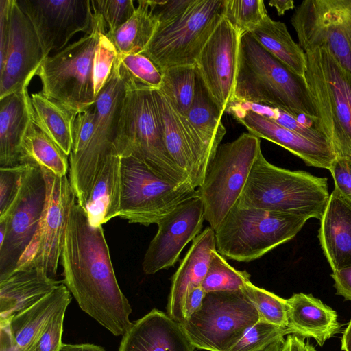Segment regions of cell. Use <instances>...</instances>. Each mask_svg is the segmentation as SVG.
<instances>
[{"mask_svg":"<svg viewBox=\"0 0 351 351\" xmlns=\"http://www.w3.org/2000/svg\"><path fill=\"white\" fill-rule=\"evenodd\" d=\"M180 323L154 308L132 322L118 351H195Z\"/></svg>","mask_w":351,"mask_h":351,"instance_id":"22","label":"cell"},{"mask_svg":"<svg viewBox=\"0 0 351 351\" xmlns=\"http://www.w3.org/2000/svg\"><path fill=\"white\" fill-rule=\"evenodd\" d=\"M59 351H106L101 346L93 343H62Z\"/></svg>","mask_w":351,"mask_h":351,"instance_id":"53","label":"cell"},{"mask_svg":"<svg viewBox=\"0 0 351 351\" xmlns=\"http://www.w3.org/2000/svg\"><path fill=\"white\" fill-rule=\"evenodd\" d=\"M233 101L276 107L296 117L304 114L316 118L305 79L267 51L250 32L240 38Z\"/></svg>","mask_w":351,"mask_h":351,"instance_id":"2","label":"cell"},{"mask_svg":"<svg viewBox=\"0 0 351 351\" xmlns=\"http://www.w3.org/2000/svg\"><path fill=\"white\" fill-rule=\"evenodd\" d=\"M291 23L302 49L326 45L351 75V14L346 0H306Z\"/></svg>","mask_w":351,"mask_h":351,"instance_id":"15","label":"cell"},{"mask_svg":"<svg viewBox=\"0 0 351 351\" xmlns=\"http://www.w3.org/2000/svg\"><path fill=\"white\" fill-rule=\"evenodd\" d=\"M96 112L95 104L77 114L73 130V145L69 158L79 155L86 147L95 129Z\"/></svg>","mask_w":351,"mask_h":351,"instance_id":"45","label":"cell"},{"mask_svg":"<svg viewBox=\"0 0 351 351\" xmlns=\"http://www.w3.org/2000/svg\"><path fill=\"white\" fill-rule=\"evenodd\" d=\"M102 32L99 38L94 62L95 95H97L108 80L117 56V51L111 40Z\"/></svg>","mask_w":351,"mask_h":351,"instance_id":"43","label":"cell"},{"mask_svg":"<svg viewBox=\"0 0 351 351\" xmlns=\"http://www.w3.org/2000/svg\"><path fill=\"white\" fill-rule=\"evenodd\" d=\"M24 166L20 164L0 167V216L7 211L18 194Z\"/></svg>","mask_w":351,"mask_h":351,"instance_id":"46","label":"cell"},{"mask_svg":"<svg viewBox=\"0 0 351 351\" xmlns=\"http://www.w3.org/2000/svg\"><path fill=\"white\" fill-rule=\"evenodd\" d=\"M62 283L35 267L15 269L0 278V321L8 322Z\"/></svg>","mask_w":351,"mask_h":351,"instance_id":"25","label":"cell"},{"mask_svg":"<svg viewBox=\"0 0 351 351\" xmlns=\"http://www.w3.org/2000/svg\"><path fill=\"white\" fill-rule=\"evenodd\" d=\"M269 5L276 9L278 15H283L286 11L292 10L294 5V1L292 0H271L268 2Z\"/></svg>","mask_w":351,"mask_h":351,"instance_id":"54","label":"cell"},{"mask_svg":"<svg viewBox=\"0 0 351 351\" xmlns=\"http://www.w3.org/2000/svg\"><path fill=\"white\" fill-rule=\"evenodd\" d=\"M291 334L313 338L320 346L339 332L337 314L311 294L298 293L287 299Z\"/></svg>","mask_w":351,"mask_h":351,"instance_id":"26","label":"cell"},{"mask_svg":"<svg viewBox=\"0 0 351 351\" xmlns=\"http://www.w3.org/2000/svg\"><path fill=\"white\" fill-rule=\"evenodd\" d=\"M68 157L32 121L30 122L20 145V164L36 165L63 177L69 170Z\"/></svg>","mask_w":351,"mask_h":351,"instance_id":"34","label":"cell"},{"mask_svg":"<svg viewBox=\"0 0 351 351\" xmlns=\"http://www.w3.org/2000/svg\"><path fill=\"white\" fill-rule=\"evenodd\" d=\"M346 2H347V5H348V7L349 11H350V14H351V0H346Z\"/></svg>","mask_w":351,"mask_h":351,"instance_id":"57","label":"cell"},{"mask_svg":"<svg viewBox=\"0 0 351 351\" xmlns=\"http://www.w3.org/2000/svg\"><path fill=\"white\" fill-rule=\"evenodd\" d=\"M91 5L93 12L102 16L106 32L124 24L136 10L133 0H91Z\"/></svg>","mask_w":351,"mask_h":351,"instance_id":"42","label":"cell"},{"mask_svg":"<svg viewBox=\"0 0 351 351\" xmlns=\"http://www.w3.org/2000/svg\"><path fill=\"white\" fill-rule=\"evenodd\" d=\"M162 74V82L159 90L167 97L176 110L186 117L195 95V64L171 67Z\"/></svg>","mask_w":351,"mask_h":351,"instance_id":"36","label":"cell"},{"mask_svg":"<svg viewBox=\"0 0 351 351\" xmlns=\"http://www.w3.org/2000/svg\"><path fill=\"white\" fill-rule=\"evenodd\" d=\"M158 25L170 23L182 15L193 0H149Z\"/></svg>","mask_w":351,"mask_h":351,"instance_id":"47","label":"cell"},{"mask_svg":"<svg viewBox=\"0 0 351 351\" xmlns=\"http://www.w3.org/2000/svg\"><path fill=\"white\" fill-rule=\"evenodd\" d=\"M216 249L215 230L204 229L192 242L171 278V285L167 305V314L182 323L186 298L195 288L201 287Z\"/></svg>","mask_w":351,"mask_h":351,"instance_id":"23","label":"cell"},{"mask_svg":"<svg viewBox=\"0 0 351 351\" xmlns=\"http://www.w3.org/2000/svg\"><path fill=\"white\" fill-rule=\"evenodd\" d=\"M308 220L235 204L215 231L216 250L228 259L250 262L291 240Z\"/></svg>","mask_w":351,"mask_h":351,"instance_id":"7","label":"cell"},{"mask_svg":"<svg viewBox=\"0 0 351 351\" xmlns=\"http://www.w3.org/2000/svg\"><path fill=\"white\" fill-rule=\"evenodd\" d=\"M195 66V95L186 117L206 144L216 151L226 132L221 121L224 111L213 97Z\"/></svg>","mask_w":351,"mask_h":351,"instance_id":"31","label":"cell"},{"mask_svg":"<svg viewBox=\"0 0 351 351\" xmlns=\"http://www.w3.org/2000/svg\"><path fill=\"white\" fill-rule=\"evenodd\" d=\"M71 299L62 282L32 306L14 315L8 324L15 343L27 351L55 313L69 305Z\"/></svg>","mask_w":351,"mask_h":351,"instance_id":"28","label":"cell"},{"mask_svg":"<svg viewBox=\"0 0 351 351\" xmlns=\"http://www.w3.org/2000/svg\"><path fill=\"white\" fill-rule=\"evenodd\" d=\"M318 236L332 271L351 267V201L335 188L320 219Z\"/></svg>","mask_w":351,"mask_h":351,"instance_id":"24","label":"cell"},{"mask_svg":"<svg viewBox=\"0 0 351 351\" xmlns=\"http://www.w3.org/2000/svg\"><path fill=\"white\" fill-rule=\"evenodd\" d=\"M24 165L18 194L0 216V278L16 269L37 230L47 200L42 169Z\"/></svg>","mask_w":351,"mask_h":351,"instance_id":"13","label":"cell"},{"mask_svg":"<svg viewBox=\"0 0 351 351\" xmlns=\"http://www.w3.org/2000/svg\"><path fill=\"white\" fill-rule=\"evenodd\" d=\"M285 338L281 337L261 351H282Z\"/></svg>","mask_w":351,"mask_h":351,"instance_id":"56","label":"cell"},{"mask_svg":"<svg viewBox=\"0 0 351 351\" xmlns=\"http://www.w3.org/2000/svg\"><path fill=\"white\" fill-rule=\"evenodd\" d=\"M32 121L69 156L73 145V125L77 113L40 91L32 93Z\"/></svg>","mask_w":351,"mask_h":351,"instance_id":"30","label":"cell"},{"mask_svg":"<svg viewBox=\"0 0 351 351\" xmlns=\"http://www.w3.org/2000/svg\"><path fill=\"white\" fill-rule=\"evenodd\" d=\"M289 329L259 320L226 351H261L277 339L290 335Z\"/></svg>","mask_w":351,"mask_h":351,"instance_id":"41","label":"cell"},{"mask_svg":"<svg viewBox=\"0 0 351 351\" xmlns=\"http://www.w3.org/2000/svg\"><path fill=\"white\" fill-rule=\"evenodd\" d=\"M267 15L263 0H225L223 16L241 35L254 30Z\"/></svg>","mask_w":351,"mask_h":351,"instance_id":"40","label":"cell"},{"mask_svg":"<svg viewBox=\"0 0 351 351\" xmlns=\"http://www.w3.org/2000/svg\"><path fill=\"white\" fill-rule=\"evenodd\" d=\"M304 338L295 334L288 335L285 339L282 351H317L316 349L304 341Z\"/></svg>","mask_w":351,"mask_h":351,"instance_id":"52","label":"cell"},{"mask_svg":"<svg viewBox=\"0 0 351 351\" xmlns=\"http://www.w3.org/2000/svg\"><path fill=\"white\" fill-rule=\"evenodd\" d=\"M204 220V204L199 194L186 199L161 219L145 254L143 271L154 274L174 266L185 246L202 232Z\"/></svg>","mask_w":351,"mask_h":351,"instance_id":"17","label":"cell"},{"mask_svg":"<svg viewBox=\"0 0 351 351\" xmlns=\"http://www.w3.org/2000/svg\"><path fill=\"white\" fill-rule=\"evenodd\" d=\"M68 306H62L55 313L27 351H59L62 344L63 323Z\"/></svg>","mask_w":351,"mask_h":351,"instance_id":"44","label":"cell"},{"mask_svg":"<svg viewBox=\"0 0 351 351\" xmlns=\"http://www.w3.org/2000/svg\"><path fill=\"white\" fill-rule=\"evenodd\" d=\"M93 14L92 31L45 58L36 74L42 85L40 92L45 97L77 114L95 102V56L99 36L107 32L102 16Z\"/></svg>","mask_w":351,"mask_h":351,"instance_id":"6","label":"cell"},{"mask_svg":"<svg viewBox=\"0 0 351 351\" xmlns=\"http://www.w3.org/2000/svg\"><path fill=\"white\" fill-rule=\"evenodd\" d=\"M60 262L63 284L80 308L115 336L130 327L132 307L121 291L101 226L77 202L70 208Z\"/></svg>","mask_w":351,"mask_h":351,"instance_id":"1","label":"cell"},{"mask_svg":"<svg viewBox=\"0 0 351 351\" xmlns=\"http://www.w3.org/2000/svg\"><path fill=\"white\" fill-rule=\"evenodd\" d=\"M305 81L316 111L317 128L336 158L351 161V75L326 45L303 49Z\"/></svg>","mask_w":351,"mask_h":351,"instance_id":"4","label":"cell"},{"mask_svg":"<svg viewBox=\"0 0 351 351\" xmlns=\"http://www.w3.org/2000/svg\"><path fill=\"white\" fill-rule=\"evenodd\" d=\"M329 171L334 180L335 188L351 201V161L335 158Z\"/></svg>","mask_w":351,"mask_h":351,"instance_id":"48","label":"cell"},{"mask_svg":"<svg viewBox=\"0 0 351 351\" xmlns=\"http://www.w3.org/2000/svg\"><path fill=\"white\" fill-rule=\"evenodd\" d=\"M153 95L160 117L164 141L176 165L197 189L203 183L216 151L202 140L187 118L180 114L159 89Z\"/></svg>","mask_w":351,"mask_h":351,"instance_id":"18","label":"cell"},{"mask_svg":"<svg viewBox=\"0 0 351 351\" xmlns=\"http://www.w3.org/2000/svg\"><path fill=\"white\" fill-rule=\"evenodd\" d=\"M198 195L191 183L177 184L152 172L132 156H121L117 217L145 226L157 223L186 199Z\"/></svg>","mask_w":351,"mask_h":351,"instance_id":"8","label":"cell"},{"mask_svg":"<svg viewBox=\"0 0 351 351\" xmlns=\"http://www.w3.org/2000/svg\"><path fill=\"white\" fill-rule=\"evenodd\" d=\"M206 292L202 287L195 288L190 293L186 298L183 306V322L189 319L201 307Z\"/></svg>","mask_w":351,"mask_h":351,"instance_id":"50","label":"cell"},{"mask_svg":"<svg viewBox=\"0 0 351 351\" xmlns=\"http://www.w3.org/2000/svg\"><path fill=\"white\" fill-rule=\"evenodd\" d=\"M331 277L336 293L346 300L351 301V267L332 271Z\"/></svg>","mask_w":351,"mask_h":351,"instance_id":"49","label":"cell"},{"mask_svg":"<svg viewBox=\"0 0 351 351\" xmlns=\"http://www.w3.org/2000/svg\"><path fill=\"white\" fill-rule=\"evenodd\" d=\"M269 53L295 74L304 77L306 70L305 52L291 38L286 25L267 15L250 32Z\"/></svg>","mask_w":351,"mask_h":351,"instance_id":"32","label":"cell"},{"mask_svg":"<svg viewBox=\"0 0 351 351\" xmlns=\"http://www.w3.org/2000/svg\"><path fill=\"white\" fill-rule=\"evenodd\" d=\"M158 21L149 0H138L132 16L117 29L106 34L118 54L143 52L152 38Z\"/></svg>","mask_w":351,"mask_h":351,"instance_id":"33","label":"cell"},{"mask_svg":"<svg viewBox=\"0 0 351 351\" xmlns=\"http://www.w3.org/2000/svg\"><path fill=\"white\" fill-rule=\"evenodd\" d=\"M43 59L30 21L17 0H9L8 42L0 59V99L29 86Z\"/></svg>","mask_w":351,"mask_h":351,"instance_id":"19","label":"cell"},{"mask_svg":"<svg viewBox=\"0 0 351 351\" xmlns=\"http://www.w3.org/2000/svg\"><path fill=\"white\" fill-rule=\"evenodd\" d=\"M225 0H193L174 21L158 25L143 53L161 73L171 67L195 65L223 16Z\"/></svg>","mask_w":351,"mask_h":351,"instance_id":"10","label":"cell"},{"mask_svg":"<svg viewBox=\"0 0 351 351\" xmlns=\"http://www.w3.org/2000/svg\"><path fill=\"white\" fill-rule=\"evenodd\" d=\"M0 351H25L15 343L8 321H0Z\"/></svg>","mask_w":351,"mask_h":351,"instance_id":"51","label":"cell"},{"mask_svg":"<svg viewBox=\"0 0 351 351\" xmlns=\"http://www.w3.org/2000/svg\"><path fill=\"white\" fill-rule=\"evenodd\" d=\"M31 121L28 86L0 99V167L20 165V145Z\"/></svg>","mask_w":351,"mask_h":351,"instance_id":"27","label":"cell"},{"mask_svg":"<svg viewBox=\"0 0 351 351\" xmlns=\"http://www.w3.org/2000/svg\"><path fill=\"white\" fill-rule=\"evenodd\" d=\"M341 350L343 351H351V319L343 332Z\"/></svg>","mask_w":351,"mask_h":351,"instance_id":"55","label":"cell"},{"mask_svg":"<svg viewBox=\"0 0 351 351\" xmlns=\"http://www.w3.org/2000/svg\"><path fill=\"white\" fill-rule=\"evenodd\" d=\"M241 36L223 16L195 63L210 93L224 112L234 99Z\"/></svg>","mask_w":351,"mask_h":351,"instance_id":"20","label":"cell"},{"mask_svg":"<svg viewBox=\"0 0 351 351\" xmlns=\"http://www.w3.org/2000/svg\"><path fill=\"white\" fill-rule=\"evenodd\" d=\"M120 160L117 152L106 159L87 198L84 209L94 226L117 217Z\"/></svg>","mask_w":351,"mask_h":351,"instance_id":"29","label":"cell"},{"mask_svg":"<svg viewBox=\"0 0 351 351\" xmlns=\"http://www.w3.org/2000/svg\"><path fill=\"white\" fill-rule=\"evenodd\" d=\"M241 103L247 108L269 118L285 128L311 141L331 146L326 137L317 128L316 118H312L304 114L296 117L276 107L252 103Z\"/></svg>","mask_w":351,"mask_h":351,"instance_id":"38","label":"cell"},{"mask_svg":"<svg viewBox=\"0 0 351 351\" xmlns=\"http://www.w3.org/2000/svg\"><path fill=\"white\" fill-rule=\"evenodd\" d=\"M330 195L326 178L278 167L261 152L236 204L320 220Z\"/></svg>","mask_w":351,"mask_h":351,"instance_id":"3","label":"cell"},{"mask_svg":"<svg viewBox=\"0 0 351 351\" xmlns=\"http://www.w3.org/2000/svg\"><path fill=\"white\" fill-rule=\"evenodd\" d=\"M30 21L45 58L64 49L77 33L92 31L91 0H17Z\"/></svg>","mask_w":351,"mask_h":351,"instance_id":"16","label":"cell"},{"mask_svg":"<svg viewBox=\"0 0 351 351\" xmlns=\"http://www.w3.org/2000/svg\"><path fill=\"white\" fill-rule=\"evenodd\" d=\"M114 67L125 88L160 89L162 74L143 52L117 54Z\"/></svg>","mask_w":351,"mask_h":351,"instance_id":"35","label":"cell"},{"mask_svg":"<svg viewBox=\"0 0 351 351\" xmlns=\"http://www.w3.org/2000/svg\"><path fill=\"white\" fill-rule=\"evenodd\" d=\"M125 93V86L113 66L95 102L96 119L91 139L82 153L69 158V179L77 203L84 208L102 165L117 152L115 141Z\"/></svg>","mask_w":351,"mask_h":351,"instance_id":"12","label":"cell"},{"mask_svg":"<svg viewBox=\"0 0 351 351\" xmlns=\"http://www.w3.org/2000/svg\"><path fill=\"white\" fill-rule=\"evenodd\" d=\"M226 112L232 115L249 133L282 147L301 158L306 165L329 170L336 158L330 145L311 141L285 128L241 102L232 101Z\"/></svg>","mask_w":351,"mask_h":351,"instance_id":"21","label":"cell"},{"mask_svg":"<svg viewBox=\"0 0 351 351\" xmlns=\"http://www.w3.org/2000/svg\"><path fill=\"white\" fill-rule=\"evenodd\" d=\"M259 320L241 289L206 293L201 307L180 324L195 348L226 351Z\"/></svg>","mask_w":351,"mask_h":351,"instance_id":"11","label":"cell"},{"mask_svg":"<svg viewBox=\"0 0 351 351\" xmlns=\"http://www.w3.org/2000/svg\"><path fill=\"white\" fill-rule=\"evenodd\" d=\"M250 279L249 273L234 269L215 249L201 287L206 293L235 291L243 289Z\"/></svg>","mask_w":351,"mask_h":351,"instance_id":"37","label":"cell"},{"mask_svg":"<svg viewBox=\"0 0 351 351\" xmlns=\"http://www.w3.org/2000/svg\"><path fill=\"white\" fill-rule=\"evenodd\" d=\"M243 289L255 306L260 320L287 328L289 306L287 299L258 287L250 281Z\"/></svg>","mask_w":351,"mask_h":351,"instance_id":"39","label":"cell"},{"mask_svg":"<svg viewBox=\"0 0 351 351\" xmlns=\"http://www.w3.org/2000/svg\"><path fill=\"white\" fill-rule=\"evenodd\" d=\"M42 170L47 184L45 206L37 230L15 269L38 268L55 279L69 210L77 199L66 176Z\"/></svg>","mask_w":351,"mask_h":351,"instance_id":"14","label":"cell"},{"mask_svg":"<svg viewBox=\"0 0 351 351\" xmlns=\"http://www.w3.org/2000/svg\"><path fill=\"white\" fill-rule=\"evenodd\" d=\"M115 148L121 156L137 158L162 178L177 184L191 183L166 147L153 89L125 88Z\"/></svg>","mask_w":351,"mask_h":351,"instance_id":"5","label":"cell"},{"mask_svg":"<svg viewBox=\"0 0 351 351\" xmlns=\"http://www.w3.org/2000/svg\"><path fill=\"white\" fill-rule=\"evenodd\" d=\"M261 152L260 138L249 132L218 146L197 189L204 204V219L215 231L237 202Z\"/></svg>","mask_w":351,"mask_h":351,"instance_id":"9","label":"cell"}]
</instances>
